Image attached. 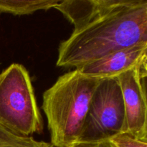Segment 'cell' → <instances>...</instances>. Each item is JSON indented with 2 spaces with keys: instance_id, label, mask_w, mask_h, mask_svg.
<instances>
[{
  "instance_id": "obj_1",
  "label": "cell",
  "mask_w": 147,
  "mask_h": 147,
  "mask_svg": "<svg viewBox=\"0 0 147 147\" xmlns=\"http://www.w3.org/2000/svg\"><path fill=\"white\" fill-rule=\"evenodd\" d=\"M140 45H147V1L105 0L96 17L60 43L56 65L76 69Z\"/></svg>"
},
{
  "instance_id": "obj_2",
  "label": "cell",
  "mask_w": 147,
  "mask_h": 147,
  "mask_svg": "<svg viewBox=\"0 0 147 147\" xmlns=\"http://www.w3.org/2000/svg\"><path fill=\"white\" fill-rule=\"evenodd\" d=\"M102 80L74 69L45 91L42 108L53 146L68 147L78 142L92 96Z\"/></svg>"
},
{
  "instance_id": "obj_3",
  "label": "cell",
  "mask_w": 147,
  "mask_h": 147,
  "mask_svg": "<svg viewBox=\"0 0 147 147\" xmlns=\"http://www.w3.org/2000/svg\"><path fill=\"white\" fill-rule=\"evenodd\" d=\"M0 127L24 136L43 130L30 75L21 64L13 63L0 73Z\"/></svg>"
},
{
  "instance_id": "obj_4",
  "label": "cell",
  "mask_w": 147,
  "mask_h": 147,
  "mask_svg": "<svg viewBox=\"0 0 147 147\" xmlns=\"http://www.w3.org/2000/svg\"><path fill=\"white\" fill-rule=\"evenodd\" d=\"M125 109L116 78H103L95 90L78 142L109 140L123 133Z\"/></svg>"
},
{
  "instance_id": "obj_5",
  "label": "cell",
  "mask_w": 147,
  "mask_h": 147,
  "mask_svg": "<svg viewBox=\"0 0 147 147\" xmlns=\"http://www.w3.org/2000/svg\"><path fill=\"white\" fill-rule=\"evenodd\" d=\"M139 65L116 77L121 89L125 109L123 134L138 140L143 136L146 121V104L140 84Z\"/></svg>"
},
{
  "instance_id": "obj_6",
  "label": "cell",
  "mask_w": 147,
  "mask_h": 147,
  "mask_svg": "<svg viewBox=\"0 0 147 147\" xmlns=\"http://www.w3.org/2000/svg\"><path fill=\"white\" fill-rule=\"evenodd\" d=\"M146 49L147 45H140L118 50L76 69L90 77L101 79L116 78L140 64Z\"/></svg>"
},
{
  "instance_id": "obj_7",
  "label": "cell",
  "mask_w": 147,
  "mask_h": 147,
  "mask_svg": "<svg viewBox=\"0 0 147 147\" xmlns=\"http://www.w3.org/2000/svg\"><path fill=\"white\" fill-rule=\"evenodd\" d=\"M59 0H0V14L27 15L55 8Z\"/></svg>"
},
{
  "instance_id": "obj_8",
  "label": "cell",
  "mask_w": 147,
  "mask_h": 147,
  "mask_svg": "<svg viewBox=\"0 0 147 147\" xmlns=\"http://www.w3.org/2000/svg\"><path fill=\"white\" fill-rule=\"evenodd\" d=\"M0 147H54L51 143L37 141L31 136L14 134L0 127Z\"/></svg>"
},
{
  "instance_id": "obj_9",
  "label": "cell",
  "mask_w": 147,
  "mask_h": 147,
  "mask_svg": "<svg viewBox=\"0 0 147 147\" xmlns=\"http://www.w3.org/2000/svg\"><path fill=\"white\" fill-rule=\"evenodd\" d=\"M109 140L114 147H147V143L141 142L125 134L117 135Z\"/></svg>"
},
{
  "instance_id": "obj_10",
  "label": "cell",
  "mask_w": 147,
  "mask_h": 147,
  "mask_svg": "<svg viewBox=\"0 0 147 147\" xmlns=\"http://www.w3.org/2000/svg\"><path fill=\"white\" fill-rule=\"evenodd\" d=\"M139 76H140V84L142 86L145 104H146V121H145L144 129L143 136L139 141L147 143V75H142L139 73Z\"/></svg>"
},
{
  "instance_id": "obj_11",
  "label": "cell",
  "mask_w": 147,
  "mask_h": 147,
  "mask_svg": "<svg viewBox=\"0 0 147 147\" xmlns=\"http://www.w3.org/2000/svg\"><path fill=\"white\" fill-rule=\"evenodd\" d=\"M68 147H114L110 140L94 142H77Z\"/></svg>"
},
{
  "instance_id": "obj_12",
  "label": "cell",
  "mask_w": 147,
  "mask_h": 147,
  "mask_svg": "<svg viewBox=\"0 0 147 147\" xmlns=\"http://www.w3.org/2000/svg\"><path fill=\"white\" fill-rule=\"evenodd\" d=\"M139 73L147 75V52H146L139 65Z\"/></svg>"
},
{
  "instance_id": "obj_13",
  "label": "cell",
  "mask_w": 147,
  "mask_h": 147,
  "mask_svg": "<svg viewBox=\"0 0 147 147\" xmlns=\"http://www.w3.org/2000/svg\"><path fill=\"white\" fill-rule=\"evenodd\" d=\"M146 52H147V49H146Z\"/></svg>"
}]
</instances>
